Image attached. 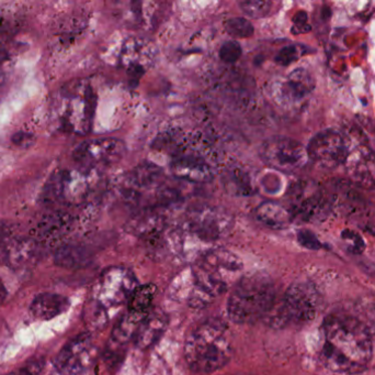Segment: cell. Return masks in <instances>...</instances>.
<instances>
[{
	"label": "cell",
	"instance_id": "cell-7",
	"mask_svg": "<svg viewBox=\"0 0 375 375\" xmlns=\"http://www.w3.org/2000/svg\"><path fill=\"white\" fill-rule=\"evenodd\" d=\"M259 155L268 167L286 173L296 172L310 160L306 147L301 142L281 136L263 141L260 145Z\"/></svg>",
	"mask_w": 375,
	"mask_h": 375
},
{
	"label": "cell",
	"instance_id": "cell-9",
	"mask_svg": "<svg viewBox=\"0 0 375 375\" xmlns=\"http://www.w3.org/2000/svg\"><path fill=\"white\" fill-rule=\"evenodd\" d=\"M94 344L89 334H80L62 347L54 366L62 375L82 374L92 364Z\"/></svg>",
	"mask_w": 375,
	"mask_h": 375
},
{
	"label": "cell",
	"instance_id": "cell-16",
	"mask_svg": "<svg viewBox=\"0 0 375 375\" xmlns=\"http://www.w3.org/2000/svg\"><path fill=\"white\" fill-rule=\"evenodd\" d=\"M173 176L193 184H207L214 179V172L207 163L193 157H180L170 165Z\"/></svg>",
	"mask_w": 375,
	"mask_h": 375
},
{
	"label": "cell",
	"instance_id": "cell-29",
	"mask_svg": "<svg viewBox=\"0 0 375 375\" xmlns=\"http://www.w3.org/2000/svg\"><path fill=\"white\" fill-rule=\"evenodd\" d=\"M241 56V46L237 41H227L219 48V56L224 63H235Z\"/></svg>",
	"mask_w": 375,
	"mask_h": 375
},
{
	"label": "cell",
	"instance_id": "cell-11",
	"mask_svg": "<svg viewBox=\"0 0 375 375\" xmlns=\"http://www.w3.org/2000/svg\"><path fill=\"white\" fill-rule=\"evenodd\" d=\"M308 159L324 167L334 169L346 161L348 149L339 132L325 130L312 137L306 147Z\"/></svg>",
	"mask_w": 375,
	"mask_h": 375
},
{
	"label": "cell",
	"instance_id": "cell-23",
	"mask_svg": "<svg viewBox=\"0 0 375 375\" xmlns=\"http://www.w3.org/2000/svg\"><path fill=\"white\" fill-rule=\"evenodd\" d=\"M165 227V218L153 211H141L129 221L128 230L133 235L152 237L161 233Z\"/></svg>",
	"mask_w": 375,
	"mask_h": 375
},
{
	"label": "cell",
	"instance_id": "cell-5",
	"mask_svg": "<svg viewBox=\"0 0 375 375\" xmlns=\"http://www.w3.org/2000/svg\"><path fill=\"white\" fill-rule=\"evenodd\" d=\"M318 302V293L314 286L306 282L292 284L279 305L273 306L270 312L271 324L279 328L304 326L315 317Z\"/></svg>",
	"mask_w": 375,
	"mask_h": 375
},
{
	"label": "cell",
	"instance_id": "cell-24",
	"mask_svg": "<svg viewBox=\"0 0 375 375\" xmlns=\"http://www.w3.org/2000/svg\"><path fill=\"white\" fill-rule=\"evenodd\" d=\"M54 260L65 269H82L92 262V254L78 245H64L55 252Z\"/></svg>",
	"mask_w": 375,
	"mask_h": 375
},
{
	"label": "cell",
	"instance_id": "cell-35",
	"mask_svg": "<svg viewBox=\"0 0 375 375\" xmlns=\"http://www.w3.org/2000/svg\"><path fill=\"white\" fill-rule=\"evenodd\" d=\"M7 288H6L3 280L0 278V306L3 305L4 302H5L6 298H7Z\"/></svg>",
	"mask_w": 375,
	"mask_h": 375
},
{
	"label": "cell",
	"instance_id": "cell-34",
	"mask_svg": "<svg viewBox=\"0 0 375 375\" xmlns=\"http://www.w3.org/2000/svg\"><path fill=\"white\" fill-rule=\"evenodd\" d=\"M294 27L292 29L293 33H305L310 30V26L308 24V15L306 12L300 11L296 14L293 19Z\"/></svg>",
	"mask_w": 375,
	"mask_h": 375
},
{
	"label": "cell",
	"instance_id": "cell-26",
	"mask_svg": "<svg viewBox=\"0 0 375 375\" xmlns=\"http://www.w3.org/2000/svg\"><path fill=\"white\" fill-rule=\"evenodd\" d=\"M67 221L62 219L60 216H51L40 223L38 228V236L45 240L56 239L65 231Z\"/></svg>",
	"mask_w": 375,
	"mask_h": 375
},
{
	"label": "cell",
	"instance_id": "cell-31",
	"mask_svg": "<svg viewBox=\"0 0 375 375\" xmlns=\"http://www.w3.org/2000/svg\"><path fill=\"white\" fill-rule=\"evenodd\" d=\"M302 50L298 46H284L276 56V62L280 65L288 66L301 56Z\"/></svg>",
	"mask_w": 375,
	"mask_h": 375
},
{
	"label": "cell",
	"instance_id": "cell-19",
	"mask_svg": "<svg viewBox=\"0 0 375 375\" xmlns=\"http://www.w3.org/2000/svg\"><path fill=\"white\" fill-rule=\"evenodd\" d=\"M70 306V300L66 296L56 293H41L32 300L30 312L36 319L46 322L64 314Z\"/></svg>",
	"mask_w": 375,
	"mask_h": 375
},
{
	"label": "cell",
	"instance_id": "cell-17",
	"mask_svg": "<svg viewBox=\"0 0 375 375\" xmlns=\"http://www.w3.org/2000/svg\"><path fill=\"white\" fill-rule=\"evenodd\" d=\"M347 171L354 181L364 186H375V154L366 149H357L347 157Z\"/></svg>",
	"mask_w": 375,
	"mask_h": 375
},
{
	"label": "cell",
	"instance_id": "cell-32",
	"mask_svg": "<svg viewBox=\"0 0 375 375\" xmlns=\"http://www.w3.org/2000/svg\"><path fill=\"white\" fill-rule=\"evenodd\" d=\"M342 236V239L348 243L350 251L354 252V253H361V252L364 251L366 245H364V240L358 233L352 231V230H344Z\"/></svg>",
	"mask_w": 375,
	"mask_h": 375
},
{
	"label": "cell",
	"instance_id": "cell-36",
	"mask_svg": "<svg viewBox=\"0 0 375 375\" xmlns=\"http://www.w3.org/2000/svg\"><path fill=\"white\" fill-rule=\"evenodd\" d=\"M374 315H375V306H374Z\"/></svg>",
	"mask_w": 375,
	"mask_h": 375
},
{
	"label": "cell",
	"instance_id": "cell-12",
	"mask_svg": "<svg viewBox=\"0 0 375 375\" xmlns=\"http://www.w3.org/2000/svg\"><path fill=\"white\" fill-rule=\"evenodd\" d=\"M94 96L92 88L80 83L66 100L65 124L70 130L86 134L92 128Z\"/></svg>",
	"mask_w": 375,
	"mask_h": 375
},
{
	"label": "cell",
	"instance_id": "cell-4",
	"mask_svg": "<svg viewBox=\"0 0 375 375\" xmlns=\"http://www.w3.org/2000/svg\"><path fill=\"white\" fill-rule=\"evenodd\" d=\"M276 285L262 272L241 275L232 287L227 312L236 324H253L266 317L276 304Z\"/></svg>",
	"mask_w": 375,
	"mask_h": 375
},
{
	"label": "cell",
	"instance_id": "cell-6",
	"mask_svg": "<svg viewBox=\"0 0 375 375\" xmlns=\"http://www.w3.org/2000/svg\"><path fill=\"white\" fill-rule=\"evenodd\" d=\"M137 286L136 276L130 269L110 266L99 276L92 292V302L104 310L118 307L129 302Z\"/></svg>",
	"mask_w": 375,
	"mask_h": 375
},
{
	"label": "cell",
	"instance_id": "cell-1",
	"mask_svg": "<svg viewBox=\"0 0 375 375\" xmlns=\"http://www.w3.org/2000/svg\"><path fill=\"white\" fill-rule=\"evenodd\" d=\"M373 344L368 327L349 315H330L322 326L320 356L332 372L357 374L368 366Z\"/></svg>",
	"mask_w": 375,
	"mask_h": 375
},
{
	"label": "cell",
	"instance_id": "cell-20",
	"mask_svg": "<svg viewBox=\"0 0 375 375\" xmlns=\"http://www.w3.org/2000/svg\"><path fill=\"white\" fill-rule=\"evenodd\" d=\"M167 322L168 319L164 312L161 310H151L143 320L140 329L135 336L134 342L136 346L144 350L156 344L164 334Z\"/></svg>",
	"mask_w": 375,
	"mask_h": 375
},
{
	"label": "cell",
	"instance_id": "cell-21",
	"mask_svg": "<svg viewBox=\"0 0 375 375\" xmlns=\"http://www.w3.org/2000/svg\"><path fill=\"white\" fill-rule=\"evenodd\" d=\"M147 314H138V312L126 310L124 315L121 316L120 319L116 322L112 334H111V344L114 346L122 347L134 340L137 332L140 329L143 320Z\"/></svg>",
	"mask_w": 375,
	"mask_h": 375
},
{
	"label": "cell",
	"instance_id": "cell-27",
	"mask_svg": "<svg viewBox=\"0 0 375 375\" xmlns=\"http://www.w3.org/2000/svg\"><path fill=\"white\" fill-rule=\"evenodd\" d=\"M225 29L229 36L234 38H249L254 34V27L251 22L246 18L236 17L225 22Z\"/></svg>",
	"mask_w": 375,
	"mask_h": 375
},
{
	"label": "cell",
	"instance_id": "cell-14",
	"mask_svg": "<svg viewBox=\"0 0 375 375\" xmlns=\"http://www.w3.org/2000/svg\"><path fill=\"white\" fill-rule=\"evenodd\" d=\"M42 257V247L36 239H12L6 249L5 262L15 270L31 269Z\"/></svg>",
	"mask_w": 375,
	"mask_h": 375
},
{
	"label": "cell",
	"instance_id": "cell-18",
	"mask_svg": "<svg viewBox=\"0 0 375 375\" xmlns=\"http://www.w3.org/2000/svg\"><path fill=\"white\" fill-rule=\"evenodd\" d=\"M60 195L66 201L78 203L92 189V173L88 171H66L58 181Z\"/></svg>",
	"mask_w": 375,
	"mask_h": 375
},
{
	"label": "cell",
	"instance_id": "cell-10",
	"mask_svg": "<svg viewBox=\"0 0 375 375\" xmlns=\"http://www.w3.org/2000/svg\"><path fill=\"white\" fill-rule=\"evenodd\" d=\"M189 233L203 241L221 239L231 228V217L212 207H197L189 211L185 219Z\"/></svg>",
	"mask_w": 375,
	"mask_h": 375
},
{
	"label": "cell",
	"instance_id": "cell-22",
	"mask_svg": "<svg viewBox=\"0 0 375 375\" xmlns=\"http://www.w3.org/2000/svg\"><path fill=\"white\" fill-rule=\"evenodd\" d=\"M256 218L260 223L273 229H281L289 226L293 221L291 211L283 206L273 201H265L258 206L255 211Z\"/></svg>",
	"mask_w": 375,
	"mask_h": 375
},
{
	"label": "cell",
	"instance_id": "cell-15",
	"mask_svg": "<svg viewBox=\"0 0 375 375\" xmlns=\"http://www.w3.org/2000/svg\"><path fill=\"white\" fill-rule=\"evenodd\" d=\"M314 88L315 82L310 73L304 68H296L282 83L280 96L286 104L298 105L304 102Z\"/></svg>",
	"mask_w": 375,
	"mask_h": 375
},
{
	"label": "cell",
	"instance_id": "cell-8",
	"mask_svg": "<svg viewBox=\"0 0 375 375\" xmlns=\"http://www.w3.org/2000/svg\"><path fill=\"white\" fill-rule=\"evenodd\" d=\"M125 144L116 138L94 139L82 143L74 152L75 160L84 167H110L124 157Z\"/></svg>",
	"mask_w": 375,
	"mask_h": 375
},
{
	"label": "cell",
	"instance_id": "cell-28",
	"mask_svg": "<svg viewBox=\"0 0 375 375\" xmlns=\"http://www.w3.org/2000/svg\"><path fill=\"white\" fill-rule=\"evenodd\" d=\"M241 11L248 17L258 19L265 18L271 11L272 3L270 1H241L239 4Z\"/></svg>",
	"mask_w": 375,
	"mask_h": 375
},
{
	"label": "cell",
	"instance_id": "cell-33",
	"mask_svg": "<svg viewBox=\"0 0 375 375\" xmlns=\"http://www.w3.org/2000/svg\"><path fill=\"white\" fill-rule=\"evenodd\" d=\"M298 240L304 248H308V249L318 250L322 248V243L317 237L308 230H301L298 233Z\"/></svg>",
	"mask_w": 375,
	"mask_h": 375
},
{
	"label": "cell",
	"instance_id": "cell-3",
	"mask_svg": "<svg viewBox=\"0 0 375 375\" xmlns=\"http://www.w3.org/2000/svg\"><path fill=\"white\" fill-rule=\"evenodd\" d=\"M243 263L227 250H211L197 260L193 269V305H205L212 298L221 295L241 278Z\"/></svg>",
	"mask_w": 375,
	"mask_h": 375
},
{
	"label": "cell",
	"instance_id": "cell-30",
	"mask_svg": "<svg viewBox=\"0 0 375 375\" xmlns=\"http://www.w3.org/2000/svg\"><path fill=\"white\" fill-rule=\"evenodd\" d=\"M44 366H45V359L42 356L32 358L24 363L23 366L15 369L6 375H39Z\"/></svg>",
	"mask_w": 375,
	"mask_h": 375
},
{
	"label": "cell",
	"instance_id": "cell-13",
	"mask_svg": "<svg viewBox=\"0 0 375 375\" xmlns=\"http://www.w3.org/2000/svg\"><path fill=\"white\" fill-rule=\"evenodd\" d=\"M156 51L154 46L146 40L130 38L123 44L120 63L132 80H138L145 70L153 65Z\"/></svg>",
	"mask_w": 375,
	"mask_h": 375
},
{
	"label": "cell",
	"instance_id": "cell-25",
	"mask_svg": "<svg viewBox=\"0 0 375 375\" xmlns=\"http://www.w3.org/2000/svg\"><path fill=\"white\" fill-rule=\"evenodd\" d=\"M155 294H156V286L154 284L137 286L129 300L128 310L138 314H148L152 310Z\"/></svg>",
	"mask_w": 375,
	"mask_h": 375
},
{
	"label": "cell",
	"instance_id": "cell-2",
	"mask_svg": "<svg viewBox=\"0 0 375 375\" xmlns=\"http://www.w3.org/2000/svg\"><path fill=\"white\" fill-rule=\"evenodd\" d=\"M229 328L219 319L210 318L193 328L185 344V358L193 372L212 373L231 361Z\"/></svg>",
	"mask_w": 375,
	"mask_h": 375
}]
</instances>
